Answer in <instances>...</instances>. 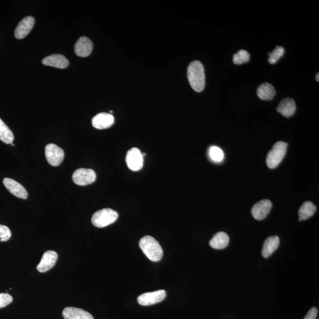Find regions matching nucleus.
<instances>
[{
    "label": "nucleus",
    "mask_w": 319,
    "mask_h": 319,
    "mask_svg": "<svg viewBox=\"0 0 319 319\" xmlns=\"http://www.w3.org/2000/svg\"><path fill=\"white\" fill-rule=\"evenodd\" d=\"M187 78L191 87L197 92H201L205 86V74L203 65L195 61L190 63L187 69Z\"/></svg>",
    "instance_id": "1"
},
{
    "label": "nucleus",
    "mask_w": 319,
    "mask_h": 319,
    "mask_svg": "<svg viewBox=\"0 0 319 319\" xmlns=\"http://www.w3.org/2000/svg\"><path fill=\"white\" fill-rule=\"evenodd\" d=\"M139 246L142 251L151 261L158 262L163 257V249L158 241L152 236H144L139 241Z\"/></svg>",
    "instance_id": "2"
},
{
    "label": "nucleus",
    "mask_w": 319,
    "mask_h": 319,
    "mask_svg": "<svg viewBox=\"0 0 319 319\" xmlns=\"http://www.w3.org/2000/svg\"><path fill=\"white\" fill-rule=\"evenodd\" d=\"M288 144L283 141L276 142L272 150L268 154L266 162L268 167L270 169H275L286 155Z\"/></svg>",
    "instance_id": "3"
},
{
    "label": "nucleus",
    "mask_w": 319,
    "mask_h": 319,
    "mask_svg": "<svg viewBox=\"0 0 319 319\" xmlns=\"http://www.w3.org/2000/svg\"><path fill=\"white\" fill-rule=\"evenodd\" d=\"M118 218V213L114 210L105 208L94 213L91 221L94 226L104 228L113 224Z\"/></svg>",
    "instance_id": "4"
},
{
    "label": "nucleus",
    "mask_w": 319,
    "mask_h": 319,
    "mask_svg": "<svg viewBox=\"0 0 319 319\" xmlns=\"http://www.w3.org/2000/svg\"><path fill=\"white\" fill-rule=\"evenodd\" d=\"M45 156L48 163L53 166H58L64 160L65 153L57 145L49 144L45 147Z\"/></svg>",
    "instance_id": "5"
},
{
    "label": "nucleus",
    "mask_w": 319,
    "mask_h": 319,
    "mask_svg": "<svg viewBox=\"0 0 319 319\" xmlns=\"http://www.w3.org/2000/svg\"><path fill=\"white\" fill-rule=\"evenodd\" d=\"M96 178L95 171L90 169H79L73 173L72 179L74 183L79 186H86L93 183Z\"/></svg>",
    "instance_id": "6"
},
{
    "label": "nucleus",
    "mask_w": 319,
    "mask_h": 319,
    "mask_svg": "<svg viewBox=\"0 0 319 319\" xmlns=\"http://www.w3.org/2000/svg\"><path fill=\"white\" fill-rule=\"evenodd\" d=\"M166 297V292L164 290L158 291L144 293L137 298L138 303L141 306L153 305L164 300Z\"/></svg>",
    "instance_id": "7"
},
{
    "label": "nucleus",
    "mask_w": 319,
    "mask_h": 319,
    "mask_svg": "<svg viewBox=\"0 0 319 319\" xmlns=\"http://www.w3.org/2000/svg\"><path fill=\"white\" fill-rule=\"evenodd\" d=\"M144 157L138 148H132L128 152L126 163L132 171H138L143 166Z\"/></svg>",
    "instance_id": "8"
},
{
    "label": "nucleus",
    "mask_w": 319,
    "mask_h": 319,
    "mask_svg": "<svg viewBox=\"0 0 319 319\" xmlns=\"http://www.w3.org/2000/svg\"><path fill=\"white\" fill-rule=\"evenodd\" d=\"M272 206V202L267 199L258 202L252 207L251 213L253 217L258 221L263 220L269 214Z\"/></svg>",
    "instance_id": "9"
},
{
    "label": "nucleus",
    "mask_w": 319,
    "mask_h": 319,
    "mask_svg": "<svg viewBox=\"0 0 319 319\" xmlns=\"http://www.w3.org/2000/svg\"><path fill=\"white\" fill-rule=\"evenodd\" d=\"M35 20L31 16H27L19 23L14 31L15 38L19 40L26 37L32 29L35 24Z\"/></svg>",
    "instance_id": "10"
},
{
    "label": "nucleus",
    "mask_w": 319,
    "mask_h": 319,
    "mask_svg": "<svg viewBox=\"0 0 319 319\" xmlns=\"http://www.w3.org/2000/svg\"><path fill=\"white\" fill-rule=\"evenodd\" d=\"M58 257V253L54 251H47L43 255L41 262L37 267V270L40 273L47 272L55 266Z\"/></svg>",
    "instance_id": "11"
},
{
    "label": "nucleus",
    "mask_w": 319,
    "mask_h": 319,
    "mask_svg": "<svg viewBox=\"0 0 319 319\" xmlns=\"http://www.w3.org/2000/svg\"><path fill=\"white\" fill-rule=\"evenodd\" d=\"M3 184L6 189L13 195L19 198L26 199L28 193L25 188L22 184L18 183L13 179L5 178Z\"/></svg>",
    "instance_id": "12"
},
{
    "label": "nucleus",
    "mask_w": 319,
    "mask_h": 319,
    "mask_svg": "<svg viewBox=\"0 0 319 319\" xmlns=\"http://www.w3.org/2000/svg\"><path fill=\"white\" fill-rule=\"evenodd\" d=\"M114 123V117L111 114L102 113L94 116L92 120L93 127L98 130L108 129Z\"/></svg>",
    "instance_id": "13"
},
{
    "label": "nucleus",
    "mask_w": 319,
    "mask_h": 319,
    "mask_svg": "<svg viewBox=\"0 0 319 319\" xmlns=\"http://www.w3.org/2000/svg\"><path fill=\"white\" fill-rule=\"evenodd\" d=\"M93 50V44L87 37H81L76 43L75 52L79 57H87L91 55Z\"/></svg>",
    "instance_id": "14"
},
{
    "label": "nucleus",
    "mask_w": 319,
    "mask_h": 319,
    "mask_svg": "<svg viewBox=\"0 0 319 319\" xmlns=\"http://www.w3.org/2000/svg\"><path fill=\"white\" fill-rule=\"evenodd\" d=\"M42 64L45 66L52 67L58 69H65L69 66V61L64 56L54 54L43 59Z\"/></svg>",
    "instance_id": "15"
},
{
    "label": "nucleus",
    "mask_w": 319,
    "mask_h": 319,
    "mask_svg": "<svg viewBox=\"0 0 319 319\" xmlns=\"http://www.w3.org/2000/svg\"><path fill=\"white\" fill-rule=\"evenodd\" d=\"M62 315L65 319H93L89 312L73 307L65 308L63 310Z\"/></svg>",
    "instance_id": "16"
},
{
    "label": "nucleus",
    "mask_w": 319,
    "mask_h": 319,
    "mask_svg": "<svg viewBox=\"0 0 319 319\" xmlns=\"http://www.w3.org/2000/svg\"><path fill=\"white\" fill-rule=\"evenodd\" d=\"M296 105L294 100L291 98L283 99L278 105L277 111L285 117L289 118L296 112Z\"/></svg>",
    "instance_id": "17"
},
{
    "label": "nucleus",
    "mask_w": 319,
    "mask_h": 319,
    "mask_svg": "<svg viewBox=\"0 0 319 319\" xmlns=\"http://www.w3.org/2000/svg\"><path fill=\"white\" fill-rule=\"evenodd\" d=\"M280 245V238L278 236H272L265 241L262 250V255L264 258L269 257L277 250Z\"/></svg>",
    "instance_id": "18"
},
{
    "label": "nucleus",
    "mask_w": 319,
    "mask_h": 319,
    "mask_svg": "<svg viewBox=\"0 0 319 319\" xmlns=\"http://www.w3.org/2000/svg\"><path fill=\"white\" fill-rule=\"evenodd\" d=\"M229 237L228 235L224 232H219L213 236L209 242L210 247L216 250L226 249L228 246Z\"/></svg>",
    "instance_id": "19"
},
{
    "label": "nucleus",
    "mask_w": 319,
    "mask_h": 319,
    "mask_svg": "<svg viewBox=\"0 0 319 319\" xmlns=\"http://www.w3.org/2000/svg\"><path fill=\"white\" fill-rule=\"evenodd\" d=\"M257 95L259 98L264 101L272 100L275 95L274 87L269 83H264L258 88Z\"/></svg>",
    "instance_id": "20"
},
{
    "label": "nucleus",
    "mask_w": 319,
    "mask_h": 319,
    "mask_svg": "<svg viewBox=\"0 0 319 319\" xmlns=\"http://www.w3.org/2000/svg\"><path fill=\"white\" fill-rule=\"evenodd\" d=\"M316 211V206L312 202L307 201L301 205L298 210L299 221L312 217Z\"/></svg>",
    "instance_id": "21"
},
{
    "label": "nucleus",
    "mask_w": 319,
    "mask_h": 319,
    "mask_svg": "<svg viewBox=\"0 0 319 319\" xmlns=\"http://www.w3.org/2000/svg\"><path fill=\"white\" fill-rule=\"evenodd\" d=\"M14 135L7 125L0 118V140L7 144H13Z\"/></svg>",
    "instance_id": "22"
},
{
    "label": "nucleus",
    "mask_w": 319,
    "mask_h": 319,
    "mask_svg": "<svg viewBox=\"0 0 319 319\" xmlns=\"http://www.w3.org/2000/svg\"><path fill=\"white\" fill-rule=\"evenodd\" d=\"M250 55L246 50H239L238 53L233 56V62L235 65H240L249 62Z\"/></svg>",
    "instance_id": "23"
},
{
    "label": "nucleus",
    "mask_w": 319,
    "mask_h": 319,
    "mask_svg": "<svg viewBox=\"0 0 319 319\" xmlns=\"http://www.w3.org/2000/svg\"><path fill=\"white\" fill-rule=\"evenodd\" d=\"M284 49L282 46H277L275 49L272 52L269 53V58L268 61L270 64H275L279 59H281L283 56L284 54Z\"/></svg>",
    "instance_id": "24"
},
{
    "label": "nucleus",
    "mask_w": 319,
    "mask_h": 319,
    "mask_svg": "<svg viewBox=\"0 0 319 319\" xmlns=\"http://www.w3.org/2000/svg\"><path fill=\"white\" fill-rule=\"evenodd\" d=\"M210 159L215 162H221L224 159V152L220 148L216 146L210 147L209 151Z\"/></svg>",
    "instance_id": "25"
},
{
    "label": "nucleus",
    "mask_w": 319,
    "mask_h": 319,
    "mask_svg": "<svg viewBox=\"0 0 319 319\" xmlns=\"http://www.w3.org/2000/svg\"><path fill=\"white\" fill-rule=\"evenodd\" d=\"M11 236L10 229L6 226L0 225V241H7L9 240Z\"/></svg>",
    "instance_id": "26"
},
{
    "label": "nucleus",
    "mask_w": 319,
    "mask_h": 319,
    "mask_svg": "<svg viewBox=\"0 0 319 319\" xmlns=\"http://www.w3.org/2000/svg\"><path fill=\"white\" fill-rule=\"evenodd\" d=\"M13 300L12 296L8 293H0V309L12 303Z\"/></svg>",
    "instance_id": "27"
},
{
    "label": "nucleus",
    "mask_w": 319,
    "mask_h": 319,
    "mask_svg": "<svg viewBox=\"0 0 319 319\" xmlns=\"http://www.w3.org/2000/svg\"><path fill=\"white\" fill-rule=\"evenodd\" d=\"M318 314V310L316 307H312L310 309L307 314L306 315L304 319H316Z\"/></svg>",
    "instance_id": "28"
},
{
    "label": "nucleus",
    "mask_w": 319,
    "mask_h": 319,
    "mask_svg": "<svg viewBox=\"0 0 319 319\" xmlns=\"http://www.w3.org/2000/svg\"><path fill=\"white\" fill-rule=\"evenodd\" d=\"M319 73H318L317 74V75H316V81H317L318 82L319 81Z\"/></svg>",
    "instance_id": "29"
}]
</instances>
